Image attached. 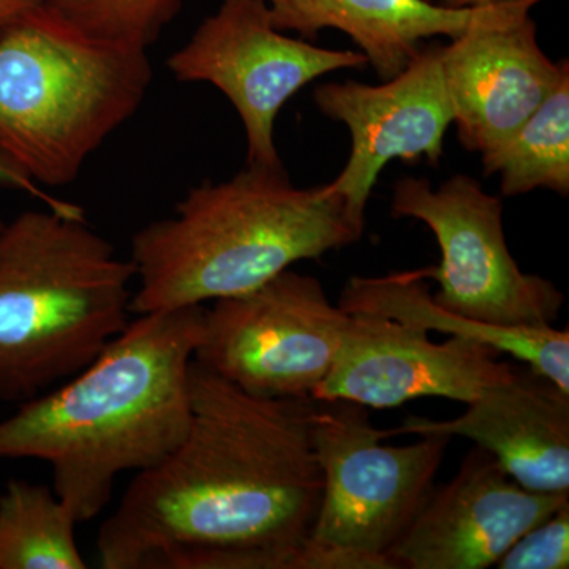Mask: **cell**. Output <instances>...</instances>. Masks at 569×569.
Returning <instances> with one entry per match:
<instances>
[{"label":"cell","instance_id":"cell-1","mask_svg":"<svg viewBox=\"0 0 569 569\" xmlns=\"http://www.w3.org/2000/svg\"><path fill=\"white\" fill-rule=\"evenodd\" d=\"M178 447L97 537L104 569H296L323 493L312 397L249 395L192 362Z\"/></svg>","mask_w":569,"mask_h":569},{"label":"cell","instance_id":"cell-2","mask_svg":"<svg viewBox=\"0 0 569 569\" xmlns=\"http://www.w3.org/2000/svg\"><path fill=\"white\" fill-rule=\"evenodd\" d=\"M203 306L144 313L77 376L0 421V459H36L78 523L111 501L126 471L170 455L190 421V367Z\"/></svg>","mask_w":569,"mask_h":569},{"label":"cell","instance_id":"cell-3","mask_svg":"<svg viewBox=\"0 0 569 569\" xmlns=\"http://www.w3.org/2000/svg\"><path fill=\"white\" fill-rule=\"evenodd\" d=\"M362 234L326 186L301 189L283 167L246 164L227 181L193 187L170 217L134 233L132 313L244 295Z\"/></svg>","mask_w":569,"mask_h":569},{"label":"cell","instance_id":"cell-4","mask_svg":"<svg viewBox=\"0 0 569 569\" xmlns=\"http://www.w3.org/2000/svg\"><path fill=\"white\" fill-rule=\"evenodd\" d=\"M132 260L84 217L26 211L0 230V400L28 402L126 331Z\"/></svg>","mask_w":569,"mask_h":569},{"label":"cell","instance_id":"cell-5","mask_svg":"<svg viewBox=\"0 0 569 569\" xmlns=\"http://www.w3.org/2000/svg\"><path fill=\"white\" fill-rule=\"evenodd\" d=\"M151 82L146 48L93 39L40 0L0 33V152L39 186H69Z\"/></svg>","mask_w":569,"mask_h":569},{"label":"cell","instance_id":"cell-6","mask_svg":"<svg viewBox=\"0 0 569 569\" xmlns=\"http://www.w3.org/2000/svg\"><path fill=\"white\" fill-rule=\"evenodd\" d=\"M312 436L323 493L296 569H392L388 552L436 489L452 438L389 447L391 430L342 399L317 400Z\"/></svg>","mask_w":569,"mask_h":569},{"label":"cell","instance_id":"cell-7","mask_svg":"<svg viewBox=\"0 0 569 569\" xmlns=\"http://www.w3.org/2000/svg\"><path fill=\"white\" fill-rule=\"evenodd\" d=\"M396 219H415L429 227L441 261L419 269L436 280L432 296L448 312L479 323L505 328L553 326L565 296L550 280L523 272L509 252L503 230V203L467 174L433 187L425 178L406 176L392 192Z\"/></svg>","mask_w":569,"mask_h":569},{"label":"cell","instance_id":"cell-8","mask_svg":"<svg viewBox=\"0 0 569 569\" xmlns=\"http://www.w3.org/2000/svg\"><path fill=\"white\" fill-rule=\"evenodd\" d=\"M350 313L313 276L287 269L203 313L198 365L261 397H312L332 367Z\"/></svg>","mask_w":569,"mask_h":569},{"label":"cell","instance_id":"cell-9","mask_svg":"<svg viewBox=\"0 0 569 569\" xmlns=\"http://www.w3.org/2000/svg\"><path fill=\"white\" fill-rule=\"evenodd\" d=\"M167 67L176 80L208 82L230 100L244 127L247 164L282 168L274 137L280 110L310 82L365 69L367 59L284 36L263 0H222Z\"/></svg>","mask_w":569,"mask_h":569},{"label":"cell","instance_id":"cell-10","mask_svg":"<svg viewBox=\"0 0 569 569\" xmlns=\"http://www.w3.org/2000/svg\"><path fill=\"white\" fill-rule=\"evenodd\" d=\"M542 0H498L475 7L462 33L440 47L460 144L485 152L515 132L545 102L568 59L550 61L531 10Z\"/></svg>","mask_w":569,"mask_h":569},{"label":"cell","instance_id":"cell-11","mask_svg":"<svg viewBox=\"0 0 569 569\" xmlns=\"http://www.w3.org/2000/svg\"><path fill=\"white\" fill-rule=\"evenodd\" d=\"M313 102L326 118L350 130L348 162L325 186L342 198L351 219L361 227L383 168L397 159H426L438 167L445 134L455 121L440 47L421 48L406 69L383 84L325 82L313 92Z\"/></svg>","mask_w":569,"mask_h":569},{"label":"cell","instance_id":"cell-12","mask_svg":"<svg viewBox=\"0 0 569 569\" xmlns=\"http://www.w3.org/2000/svg\"><path fill=\"white\" fill-rule=\"evenodd\" d=\"M515 369L500 351L477 340L449 337L436 343L417 326L350 313L335 367L313 399L367 408L399 407L422 397L470 403Z\"/></svg>","mask_w":569,"mask_h":569},{"label":"cell","instance_id":"cell-13","mask_svg":"<svg viewBox=\"0 0 569 569\" xmlns=\"http://www.w3.org/2000/svg\"><path fill=\"white\" fill-rule=\"evenodd\" d=\"M569 501V492H535L475 447L447 485L432 490L388 552L392 569H486L523 533Z\"/></svg>","mask_w":569,"mask_h":569},{"label":"cell","instance_id":"cell-14","mask_svg":"<svg viewBox=\"0 0 569 569\" xmlns=\"http://www.w3.org/2000/svg\"><path fill=\"white\" fill-rule=\"evenodd\" d=\"M392 437H463L486 449L522 488L569 492V392L527 366L467 403L449 421L408 417Z\"/></svg>","mask_w":569,"mask_h":569},{"label":"cell","instance_id":"cell-15","mask_svg":"<svg viewBox=\"0 0 569 569\" xmlns=\"http://www.w3.org/2000/svg\"><path fill=\"white\" fill-rule=\"evenodd\" d=\"M276 28L317 39L326 29L350 37L381 80L400 73L433 37H458L473 9L426 0H263Z\"/></svg>","mask_w":569,"mask_h":569},{"label":"cell","instance_id":"cell-16","mask_svg":"<svg viewBox=\"0 0 569 569\" xmlns=\"http://www.w3.org/2000/svg\"><path fill=\"white\" fill-rule=\"evenodd\" d=\"M425 280L419 271L355 276L346 283L339 306L347 313H370L417 326L427 332L477 340L501 355L511 356L569 392L568 329L553 326L505 328L468 320L438 306Z\"/></svg>","mask_w":569,"mask_h":569},{"label":"cell","instance_id":"cell-17","mask_svg":"<svg viewBox=\"0 0 569 569\" xmlns=\"http://www.w3.org/2000/svg\"><path fill=\"white\" fill-rule=\"evenodd\" d=\"M486 176L500 174L503 197L537 189L569 193V73L518 129L481 152Z\"/></svg>","mask_w":569,"mask_h":569},{"label":"cell","instance_id":"cell-18","mask_svg":"<svg viewBox=\"0 0 569 569\" xmlns=\"http://www.w3.org/2000/svg\"><path fill=\"white\" fill-rule=\"evenodd\" d=\"M77 520L47 485L13 479L0 496V569H84Z\"/></svg>","mask_w":569,"mask_h":569},{"label":"cell","instance_id":"cell-19","mask_svg":"<svg viewBox=\"0 0 569 569\" xmlns=\"http://www.w3.org/2000/svg\"><path fill=\"white\" fill-rule=\"evenodd\" d=\"M93 39L146 48L159 39L182 0H41Z\"/></svg>","mask_w":569,"mask_h":569},{"label":"cell","instance_id":"cell-20","mask_svg":"<svg viewBox=\"0 0 569 569\" xmlns=\"http://www.w3.org/2000/svg\"><path fill=\"white\" fill-rule=\"evenodd\" d=\"M498 569H568L569 501L523 533L496 565Z\"/></svg>","mask_w":569,"mask_h":569},{"label":"cell","instance_id":"cell-21","mask_svg":"<svg viewBox=\"0 0 569 569\" xmlns=\"http://www.w3.org/2000/svg\"><path fill=\"white\" fill-rule=\"evenodd\" d=\"M0 189L21 190V192L39 198V200L43 201L44 206L52 209V211L66 213V216L71 217H84V212H82L80 206L69 203V201H63L61 198L52 197V194L43 193L41 186L29 178L13 160L3 156L2 152H0ZM3 224H6V222L0 220V230H2Z\"/></svg>","mask_w":569,"mask_h":569},{"label":"cell","instance_id":"cell-22","mask_svg":"<svg viewBox=\"0 0 569 569\" xmlns=\"http://www.w3.org/2000/svg\"><path fill=\"white\" fill-rule=\"evenodd\" d=\"M40 0H0V33L39 6Z\"/></svg>","mask_w":569,"mask_h":569},{"label":"cell","instance_id":"cell-23","mask_svg":"<svg viewBox=\"0 0 569 569\" xmlns=\"http://www.w3.org/2000/svg\"><path fill=\"white\" fill-rule=\"evenodd\" d=\"M432 6L445 7V9H475V7L488 6V3L498 2V0H426Z\"/></svg>","mask_w":569,"mask_h":569}]
</instances>
